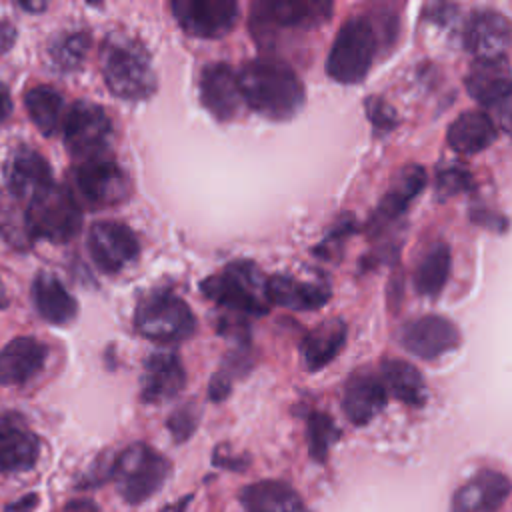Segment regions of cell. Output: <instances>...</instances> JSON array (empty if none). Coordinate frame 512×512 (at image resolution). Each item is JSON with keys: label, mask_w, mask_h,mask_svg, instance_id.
Masks as SVG:
<instances>
[{"label": "cell", "mask_w": 512, "mask_h": 512, "mask_svg": "<svg viewBox=\"0 0 512 512\" xmlns=\"http://www.w3.org/2000/svg\"><path fill=\"white\" fill-rule=\"evenodd\" d=\"M236 74L242 102L268 120H288L304 106L306 92L298 74L280 60H250Z\"/></svg>", "instance_id": "obj_1"}, {"label": "cell", "mask_w": 512, "mask_h": 512, "mask_svg": "<svg viewBox=\"0 0 512 512\" xmlns=\"http://www.w3.org/2000/svg\"><path fill=\"white\" fill-rule=\"evenodd\" d=\"M108 90L122 100H146L156 88V72L144 44L128 36H110L100 54Z\"/></svg>", "instance_id": "obj_2"}, {"label": "cell", "mask_w": 512, "mask_h": 512, "mask_svg": "<svg viewBox=\"0 0 512 512\" xmlns=\"http://www.w3.org/2000/svg\"><path fill=\"white\" fill-rule=\"evenodd\" d=\"M378 28L368 14L350 16L338 30L326 58V74L340 84L366 78L378 52Z\"/></svg>", "instance_id": "obj_3"}, {"label": "cell", "mask_w": 512, "mask_h": 512, "mask_svg": "<svg viewBox=\"0 0 512 512\" xmlns=\"http://www.w3.org/2000/svg\"><path fill=\"white\" fill-rule=\"evenodd\" d=\"M266 280L252 260H234L200 282V292L220 306L260 316L270 310Z\"/></svg>", "instance_id": "obj_4"}, {"label": "cell", "mask_w": 512, "mask_h": 512, "mask_svg": "<svg viewBox=\"0 0 512 512\" xmlns=\"http://www.w3.org/2000/svg\"><path fill=\"white\" fill-rule=\"evenodd\" d=\"M134 326L152 342L174 344L196 332V316L180 296L170 290H154L138 302Z\"/></svg>", "instance_id": "obj_5"}, {"label": "cell", "mask_w": 512, "mask_h": 512, "mask_svg": "<svg viewBox=\"0 0 512 512\" xmlns=\"http://www.w3.org/2000/svg\"><path fill=\"white\" fill-rule=\"evenodd\" d=\"M170 462L148 444L128 446L112 462V476L120 496L128 504L148 500L168 478Z\"/></svg>", "instance_id": "obj_6"}, {"label": "cell", "mask_w": 512, "mask_h": 512, "mask_svg": "<svg viewBox=\"0 0 512 512\" xmlns=\"http://www.w3.org/2000/svg\"><path fill=\"white\" fill-rule=\"evenodd\" d=\"M26 222L34 236L62 244L80 232V204L68 188L52 184L30 200Z\"/></svg>", "instance_id": "obj_7"}, {"label": "cell", "mask_w": 512, "mask_h": 512, "mask_svg": "<svg viewBox=\"0 0 512 512\" xmlns=\"http://www.w3.org/2000/svg\"><path fill=\"white\" fill-rule=\"evenodd\" d=\"M332 10L326 0H258L250 8V30L264 44L276 30L316 28L330 20Z\"/></svg>", "instance_id": "obj_8"}, {"label": "cell", "mask_w": 512, "mask_h": 512, "mask_svg": "<svg viewBox=\"0 0 512 512\" xmlns=\"http://www.w3.org/2000/svg\"><path fill=\"white\" fill-rule=\"evenodd\" d=\"M74 188L90 210L112 208L128 200L130 178L108 156L80 160L74 168Z\"/></svg>", "instance_id": "obj_9"}, {"label": "cell", "mask_w": 512, "mask_h": 512, "mask_svg": "<svg viewBox=\"0 0 512 512\" xmlns=\"http://www.w3.org/2000/svg\"><path fill=\"white\" fill-rule=\"evenodd\" d=\"M64 144L78 160L106 156L112 140V122L102 106L94 102H74L62 118Z\"/></svg>", "instance_id": "obj_10"}, {"label": "cell", "mask_w": 512, "mask_h": 512, "mask_svg": "<svg viewBox=\"0 0 512 512\" xmlns=\"http://www.w3.org/2000/svg\"><path fill=\"white\" fill-rule=\"evenodd\" d=\"M170 8L178 26L194 38H222L240 14L234 0H174Z\"/></svg>", "instance_id": "obj_11"}, {"label": "cell", "mask_w": 512, "mask_h": 512, "mask_svg": "<svg viewBox=\"0 0 512 512\" xmlns=\"http://www.w3.org/2000/svg\"><path fill=\"white\" fill-rule=\"evenodd\" d=\"M466 90L478 104L494 110L502 120V130H508L512 96L508 58L476 60L466 76Z\"/></svg>", "instance_id": "obj_12"}, {"label": "cell", "mask_w": 512, "mask_h": 512, "mask_svg": "<svg viewBox=\"0 0 512 512\" xmlns=\"http://www.w3.org/2000/svg\"><path fill=\"white\" fill-rule=\"evenodd\" d=\"M88 250L94 264L106 272L116 274L140 254V242L132 228L114 220L94 222L88 232Z\"/></svg>", "instance_id": "obj_13"}, {"label": "cell", "mask_w": 512, "mask_h": 512, "mask_svg": "<svg viewBox=\"0 0 512 512\" xmlns=\"http://www.w3.org/2000/svg\"><path fill=\"white\" fill-rule=\"evenodd\" d=\"M460 342L462 336L458 326L452 320L436 314L412 320L400 330V344L404 346V350L422 360L440 358L450 350L458 348Z\"/></svg>", "instance_id": "obj_14"}, {"label": "cell", "mask_w": 512, "mask_h": 512, "mask_svg": "<svg viewBox=\"0 0 512 512\" xmlns=\"http://www.w3.org/2000/svg\"><path fill=\"white\" fill-rule=\"evenodd\" d=\"M200 100L220 122L232 120L242 108L238 74L226 62H212L200 74Z\"/></svg>", "instance_id": "obj_15"}, {"label": "cell", "mask_w": 512, "mask_h": 512, "mask_svg": "<svg viewBox=\"0 0 512 512\" xmlns=\"http://www.w3.org/2000/svg\"><path fill=\"white\" fill-rule=\"evenodd\" d=\"M186 386V372L174 352H154L144 360L140 398L146 404H160L176 398Z\"/></svg>", "instance_id": "obj_16"}, {"label": "cell", "mask_w": 512, "mask_h": 512, "mask_svg": "<svg viewBox=\"0 0 512 512\" xmlns=\"http://www.w3.org/2000/svg\"><path fill=\"white\" fill-rule=\"evenodd\" d=\"M4 180L16 198L32 200L52 186V170L42 154L28 146L14 148L4 162Z\"/></svg>", "instance_id": "obj_17"}, {"label": "cell", "mask_w": 512, "mask_h": 512, "mask_svg": "<svg viewBox=\"0 0 512 512\" xmlns=\"http://www.w3.org/2000/svg\"><path fill=\"white\" fill-rule=\"evenodd\" d=\"M464 46L476 60L506 58L510 46V24L494 10H476L464 28Z\"/></svg>", "instance_id": "obj_18"}, {"label": "cell", "mask_w": 512, "mask_h": 512, "mask_svg": "<svg viewBox=\"0 0 512 512\" xmlns=\"http://www.w3.org/2000/svg\"><path fill=\"white\" fill-rule=\"evenodd\" d=\"M38 438L12 412H0V472H22L36 464Z\"/></svg>", "instance_id": "obj_19"}, {"label": "cell", "mask_w": 512, "mask_h": 512, "mask_svg": "<svg viewBox=\"0 0 512 512\" xmlns=\"http://www.w3.org/2000/svg\"><path fill=\"white\" fill-rule=\"evenodd\" d=\"M386 398L388 394L376 374L370 370H356L344 384L342 410L352 424L364 426L380 414L386 406Z\"/></svg>", "instance_id": "obj_20"}, {"label": "cell", "mask_w": 512, "mask_h": 512, "mask_svg": "<svg viewBox=\"0 0 512 512\" xmlns=\"http://www.w3.org/2000/svg\"><path fill=\"white\" fill-rule=\"evenodd\" d=\"M510 494V482L502 472L482 470L474 474L452 498V512H498Z\"/></svg>", "instance_id": "obj_21"}, {"label": "cell", "mask_w": 512, "mask_h": 512, "mask_svg": "<svg viewBox=\"0 0 512 512\" xmlns=\"http://www.w3.org/2000/svg\"><path fill=\"white\" fill-rule=\"evenodd\" d=\"M426 186V170L420 164H406L390 182L386 194L380 198L374 216H372V230H382L396 218H400L410 202L422 192Z\"/></svg>", "instance_id": "obj_22"}, {"label": "cell", "mask_w": 512, "mask_h": 512, "mask_svg": "<svg viewBox=\"0 0 512 512\" xmlns=\"http://www.w3.org/2000/svg\"><path fill=\"white\" fill-rule=\"evenodd\" d=\"M48 356L46 344L32 336H18L0 350V386H18L34 378Z\"/></svg>", "instance_id": "obj_23"}, {"label": "cell", "mask_w": 512, "mask_h": 512, "mask_svg": "<svg viewBox=\"0 0 512 512\" xmlns=\"http://www.w3.org/2000/svg\"><path fill=\"white\" fill-rule=\"evenodd\" d=\"M266 292L270 304L288 310H316L330 298V288L324 282H304L288 274H274L266 280Z\"/></svg>", "instance_id": "obj_24"}, {"label": "cell", "mask_w": 512, "mask_h": 512, "mask_svg": "<svg viewBox=\"0 0 512 512\" xmlns=\"http://www.w3.org/2000/svg\"><path fill=\"white\" fill-rule=\"evenodd\" d=\"M498 138V124L488 112H462L446 132L448 146L462 156H472L486 150Z\"/></svg>", "instance_id": "obj_25"}, {"label": "cell", "mask_w": 512, "mask_h": 512, "mask_svg": "<svg viewBox=\"0 0 512 512\" xmlns=\"http://www.w3.org/2000/svg\"><path fill=\"white\" fill-rule=\"evenodd\" d=\"M346 324L340 318H330L310 332L304 334L300 342L302 364L306 370H322L330 364L346 344Z\"/></svg>", "instance_id": "obj_26"}, {"label": "cell", "mask_w": 512, "mask_h": 512, "mask_svg": "<svg viewBox=\"0 0 512 512\" xmlns=\"http://www.w3.org/2000/svg\"><path fill=\"white\" fill-rule=\"evenodd\" d=\"M32 298L38 314L50 324L64 326L72 322L78 314V304L74 296L64 288V284L56 276L48 272L36 276L32 284Z\"/></svg>", "instance_id": "obj_27"}, {"label": "cell", "mask_w": 512, "mask_h": 512, "mask_svg": "<svg viewBox=\"0 0 512 512\" xmlns=\"http://www.w3.org/2000/svg\"><path fill=\"white\" fill-rule=\"evenodd\" d=\"M246 512H308L300 494L278 480H262L242 492Z\"/></svg>", "instance_id": "obj_28"}, {"label": "cell", "mask_w": 512, "mask_h": 512, "mask_svg": "<svg viewBox=\"0 0 512 512\" xmlns=\"http://www.w3.org/2000/svg\"><path fill=\"white\" fill-rule=\"evenodd\" d=\"M380 382L386 394L408 406H422L426 402V384L422 374L406 360L388 358L380 364Z\"/></svg>", "instance_id": "obj_29"}, {"label": "cell", "mask_w": 512, "mask_h": 512, "mask_svg": "<svg viewBox=\"0 0 512 512\" xmlns=\"http://www.w3.org/2000/svg\"><path fill=\"white\" fill-rule=\"evenodd\" d=\"M452 254L446 242H434L414 268V290L424 298H436L450 276Z\"/></svg>", "instance_id": "obj_30"}, {"label": "cell", "mask_w": 512, "mask_h": 512, "mask_svg": "<svg viewBox=\"0 0 512 512\" xmlns=\"http://www.w3.org/2000/svg\"><path fill=\"white\" fill-rule=\"evenodd\" d=\"M24 104L30 120L44 136L56 134L62 124L64 112V100L58 90H54L52 86H34L26 92Z\"/></svg>", "instance_id": "obj_31"}, {"label": "cell", "mask_w": 512, "mask_h": 512, "mask_svg": "<svg viewBox=\"0 0 512 512\" xmlns=\"http://www.w3.org/2000/svg\"><path fill=\"white\" fill-rule=\"evenodd\" d=\"M90 48V34L86 30H66L58 34L50 44V58L52 62L64 70H76L82 66Z\"/></svg>", "instance_id": "obj_32"}, {"label": "cell", "mask_w": 512, "mask_h": 512, "mask_svg": "<svg viewBox=\"0 0 512 512\" xmlns=\"http://www.w3.org/2000/svg\"><path fill=\"white\" fill-rule=\"evenodd\" d=\"M340 438V430L326 412H312L308 416V448L310 456L324 462L330 446Z\"/></svg>", "instance_id": "obj_33"}, {"label": "cell", "mask_w": 512, "mask_h": 512, "mask_svg": "<svg viewBox=\"0 0 512 512\" xmlns=\"http://www.w3.org/2000/svg\"><path fill=\"white\" fill-rule=\"evenodd\" d=\"M474 188L472 174L462 166H448L436 174V192L440 198H448Z\"/></svg>", "instance_id": "obj_34"}, {"label": "cell", "mask_w": 512, "mask_h": 512, "mask_svg": "<svg viewBox=\"0 0 512 512\" xmlns=\"http://www.w3.org/2000/svg\"><path fill=\"white\" fill-rule=\"evenodd\" d=\"M364 106H366V116L372 122L376 132H390L398 124V116L386 100L378 96H368Z\"/></svg>", "instance_id": "obj_35"}, {"label": "cell", "mask_w": 512, "mask_h": 512, "mask_svg": "<svg viewBox=\"0 0 512 512\" xmlns=\"http://www.w3.org/2000/svg\"><path fill=\"white\" fill-rule=\"evenodd\" d=\"M196 424H198V410L192 404L178 408L168 418V430L174 442H184L186 438H190L192 432L196 430Z\"/></svg>", "instance_id": "obj_36"}, {"label": "cell", "mask_w": 512, "mask_h": 512, "mask_svg": "<svg viewBox=\"0 0 512 512\" xmlns=\"http://www.w3.org/2000/svg\"><path fill=\"white\" fill-rule=\"evenodd\" d=\"M470 218H472L478 226L490 228V230H494V232H506V228H508L506 216H502L500 212L490 210V208H486V206H482V208H480V206L472 208Z\"/></svg>", "instance_id": "obj_37"}, {"label": "cell", "mask_w": 512, "mask_h": 512, "mask_svg": "<svg viewBox=\"0 0 512 512\" xmlns=\"http://www.w3.org/2000/svg\"><path fill=\"white\" fill-rule=\"evenodd\" d=\"M230 382H232V380H230L226 374L216 372V374L210 378V384H208V396H210V400H212V402H222V400H226L228 394H230V388H232Z\"/></svg>", "instance_id": "obj_38"}, {"label": "cell", "mask_w": 512, "mask_h": 512, "mask_svg": "<svg viewBox=\"0 0 512 512\" xmlns=\"http://www.w3.org/2000/svg\"><path fill=\"white\" fill-rule=\"evenodd\" d=\"M16 40V30L12 24L8 22H0V54L10 50V46L14 44Z\"/></svg>", "instance_id": "obj_39"}, {"label": "cell", "mask_w": 512, "mask_h": 512, "mask_svg": "<svg viewBox=\"0 0 512 512\" xmlns=\"http://www.w3.org/2000/svg\"><path fill=\"white\" fill-rule=\"evenodd\" d=\"M10 110H12L10 92H8V88L0 82V124L10 116Z\"/></svg>", "instance_id": "obj_40"}, {"label": "cell", "mask_w": 512, "mask_h": 512, "mask_svg": "<svg viewBox=\"0 0 512 512\" xmlns=\"http://www.w3.org/2000/svg\"><path fill=\"white\" fill-rule=\"evenodd\" d=\"M66 512H96L88 502H74L72 506L66 508Z\"/></svg>", "instance_id": "obj_41"}, {"label": "cell", "mask_w": 512, "mask_h": 512, "mask_svg": "<svg viewBox=\"0 0 512 512\" xmlns=\"http://www.w3.org/2000/svg\"><path fill=\"white\" fill-rule=\"evenodd\" d=\"M8 304H10V298H8V292H6V288H4V284L0 280V308H6Z\"/></svg>", "instance_id": "obj_42"}, {"label": "cell", "mask_w": 512, "mask_h": 512, "mask_svg": "<svg viewBox=\"0 0 512 512\" xmlns=\"http://www.w3.org/2000/svg\"><path fill=\"white\" fill-rule=\"evenodd\" d=\"M22 8H26V10H44L46 6L44 4H20Z\"/></svg>", "instance_id": "obj_43"}]
</instances>
